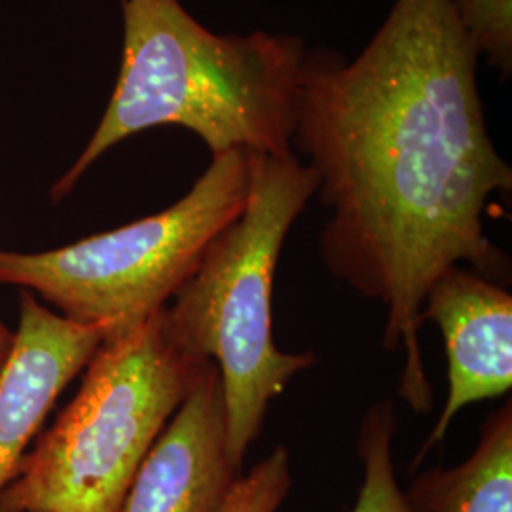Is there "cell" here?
Here are the masks:
<instances>
[{"label": "cell", "mask_w": 512, "mask_h": 512, "mask_svg": "<svg viewBox=\"0 0 512 512\" xmlns=\"http://www.w3.org/2000/svg\"><path fill=\"white\" fill-rule=\"evenodd\" d=\"M478 54L450 0H395L348 61L310 48L293 147L308 156L330 219L319 238L330 274L384 306L382 344L403 353L399 397L431 412L421 308L442 272L469 262L505 279L484 230L512 169L492 143L476 82Z\"/></svg>", "instance_id": "1"}, {"label": "cell", "mask_w": 512, "mask_h": 512, "mask_svg": "<svg viewBox=\"0 0 512 512\" xmlns=\"http://www.w3.org/2000/svg\"><path fill=\"white\" fill-rule=\"evenodd\" d=\"M16 342L0 376V494L65 387L92 361L109 329L82 325L19 294Z\"/></svg>", "instance_id": "8"}, {"label": "cell", "mask_w": 512, "mask_h": 512, "mask_svg": "<svg viewBox=\"0 0 512 512\" xmlns=\"http://www.w3.org/2000/svg\"><path fill=\"white\" fill-rule=\"evenodd\" d=\"M454 16L478 57L509 78L512 73V0H450Z\"/></svg>", "instance_id": "11"}, {"label": "cell", "mask_w": 512, "mask_h": 512, "mask_svg": "<svg viewBox=\"0 0 512 512\" xmlns=\"http://www.w3.org/2000/svg\"><path fill=\"white\" fill-rule=\"evenodd\" d=\"M421 319L439 325L444 336L450 389L414 465L446 437L467 404L501 397L512 387V296L499 283L452 266L431 285Z\"/></svg>", "instance_id": "7"}, {"label": "cell", "mask_w": 512, "mask_h": 512, "mask_svg": "<svg viewBox=\"0 0 512 512\" xmlns=\"http://www.w3.org/2000/svg\"><path fill=\"white\" fill-rule=\"evenodd\" d=\"M239 476L219 366L205 361L143 459L120 512H219Z\"/></svg>", "instance_id": "6"}, {"label": "cell", "mask_w": 512, "mask_h": 512, "mask_svg": "<svg viewBox=\"0 0 512 512\" xmlns=\"http://www.w3.org/2000/svg\"><path fill=\"white\" fill-rule=\"evenodd\" d=\"M293 488L291 458L277 446L247 475L239 476L219 512H277Z\"/></svg>", "instance_id": "12"}, {"label": "cell", "mask_w": 512, "mask_h": 512, "mask_svg": "<svg viewBox=\"0 0 512 512\" xmlns=\"http://www.w3.org/2000/svg\"><path fill=\"white\" fill-rule=\"evenodd\" d=\"M164 310L107 336L82 385L38 435L0 512H120L129 486L205 361L175 346Z\"/></svg>", "instance_id": "4"}, {"label": "cell", "mask_w": 512, "mask_h": 512, "mask_svg": "<svg viewBox=\"0 0 512 512\" xmlns=\"http://www.w3.org/2000/svg\"><path fill=\"white\" fill-rule=\"evenodd\" d=\"M404 494L418 512H512L511 401L488 418L461 465L423 473Z\"/></svg>", "instance_id": "9"}, {"label": "cell", "mask_w": 512, "mask_h": 512, "mask_svg": "<svg viewBox=\"0 0 512 512\" xmlns=\"http://www.w3.org/2000/svg\"><path fill=\"white\" fill-rule=\"evenodd\" d=\"M249 196L238 219L207 245L194 274L165 306L175 346L219 366L230 456L239 469L258 439L268 406L313 353H285L272 332V289L279 253L317 192V177L294 152L247 154Z\"/></svg>", "instance_id": "3"}, {"label": "cell", "mask_w": 512, "mask_h": 512, "mask_svg": "<svg viewBox=\"0 0 512 512\" xmlns=\"http://www.w3.org/2000/svg\"><path fill=\"white\" fill-rule=\"evenodd\" d=\"M120 73L88 145L54 184L71 194L103 154L162 126L198 135L211 156L293 152L300 78L308 44L296 35H217L179 0H120Z\"/></svg>", "instance_id": "2"}, {"label": "cell", "mask_w": 512, "mask_h": 512, "mask_svg": "<svg viewBox=\"0 0 512 512\" xmlns=\"http://www.w3.org/2000/svg\"><path fill=\"white\" fill-rule=\"evenodd\" d=\"M14 342H16V334L12 330L8 329L4 325V321L0 319V376L6 368V363L12 355V349H14Z\"/></svg>", "instance_id": "13"}, {"label": "cell", "mask_w": 512, "mask_h": 512, "mask_svg": "<svg viewBox=\"0 0 512 512\" xmlns=\"http://www.w3.org/2000/svg\"><path fill=\"white\" fill-rule=\"evenodd\" d=\"M397 433V412L391 401L374 404L365 414L359 454L365 465L363 486L353 512H418L399 488L391 442Z\"/></svg>", "instance_id": "10"}, {"label": "cell", "mask_w": 512, "mask_h": 512, "mask_svg": "<svg viewBox=\"0 0 512 512\" xmlns=\"http://www.w3.org/2000/svg\"><path fill=\"white\" fill-rule=\"evenodd\" d=\"M247 196V152L213 156L188 194L156 215L44 253L0 249V285L40 294L59 315L109 336L122 332L171 302Z\"/></svg>", "instance_id": "5"}]
</instances>
